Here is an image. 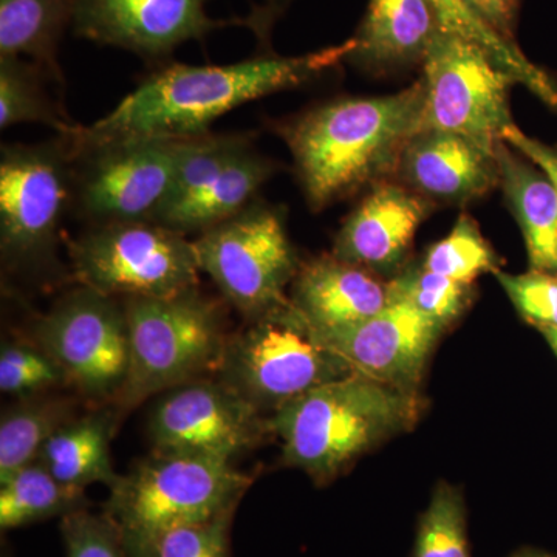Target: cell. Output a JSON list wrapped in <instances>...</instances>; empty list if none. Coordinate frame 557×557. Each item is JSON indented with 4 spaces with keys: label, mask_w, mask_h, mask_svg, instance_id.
Returning a JSON list of instances; mask_svg holds the SVG:
<instances>
[{
    "label": "cell",
    "mask_w": 557,
    "mask_h": 557,
    "mask_svg": "<svg viewBox=\"0 0 557 557\" xmlns=\"http://www.w3.org/2000/svg\"><path fill=\"white\" fill-rule=\"evenodd\" d=\"M354 47L351 38L302 57L260 54L228 65H166L104 119L65 138L75 152L124 139L199 137L231 110L317 78L347 60Z\"/></svg>",
    "instance_id": "cell-1"
},
{
    "label": "cell",
    "mask_w": 557,
    "mask_h": 557,
    "mask_svg": "<svg viewBox=\"0 0 557 557\" xmlns=\"http://www.w3.org/2000/svg\"><path fill=\"white\" fill-rule=\"evenodd\" d=\"M423 109L420 79L388 97L330 101L285 124L281 134L310 208L321 211L398 172Z\"/></svg>",
    "instance_id": "cell-2"
},
{
    "label": "cell",
    "mask_w": 557,
    "mask_h": 557,
    "mask_svg": "<svg viewBox=\"0 0 557 557\" xmlns=\"http://www.w3.org/2000/svg\"><path fill=\"white\" fill-rule=\"evenodd\" d=\"M421 409L417 392L350 373L278 409L270 428L284 463L322 485L372 446L413 426Z\"/></svg>",
    "instance_id": "cell-3"
},
{
    "label": "cell",
    "mask_w": 557,
    "mask_h": 557,
    "mask_svg": "<svg viewBox=\"0 0 557 557\" xmlns=\"http://www.w3.org/2000/svg\"><path fill=\"white\" fill-rule=\"evenodd\" d=\"M252 482L226 461L152 450L121 474L102 511L119 525L127 557H141L172 530L236 511Z\"/></svg>",
    "instance_id": "cell-4"
},
{
    "label": "cell",
    "mask_w": 557,
    "mask_h": 557,
    "mask_svg": "<svg viewBox=\"0 0 557 557\" xmlns=\"http://www.w3.org/2000/svg\"><path fill=\"white\" fill-rule=\"evenodd\" d=\"M123 307L131 366L112 405L121 417L171 388L218 376L231 335L218 300L197 285L163 298H126Z\"/></svg>",
    "instance_id": "cell-5"
},
{
    "label": "cell",
    "mask_w": 557,
    "mask_h": 557,
    "mask_svg": "<svg viewBox=\"0 0 557 557\" xmlns=\"http://www.w3.org/2000/svg\"><path fill=\"white\" fill-rule=\"evenodd\" d=\"M350 373V366L289 299L230 336L218 376L263 416H273L307 392Z\"/></svg>",
    "instance_id": "cell-6"
},
{
    "label": "cell",
    "mask_w": 557,
    "mask_h": 557,
    "mask_svg": "<svg viewBox=\"0 0 557 557\" xmlns=\"http://www.w3.org/2000/svg\"><path fill=\"white\" fill-rule=\"evenodd\" d=\"M81 285L106 296L163 298L196 287L194 242L156 222L98 225L69 247Z\"/></svg>",
    "instance_id": "cell-7"
},
{
    "label": "cell",
    "mask_w": 557,
    "mask_h": 557,
    "mask_svg": "<svg viewBox=\"0 0 557 557\" xmlns=\"http://www.w3.org/2000/svg\"><path fill=\"white\" fill-rule=\"evenodd\" d=\"M201 273H207L245 319L289 302L287 289L300 263L277 209L259 201L194 240Z\"/></svg>",
    "instance_id": "cell-8"
},
{
    "label": "cell",
    "mask_w": 557,
    "mask_h": 557,
    "mask_svg": "<svg viewBox=\"0 0 557 557\" xmlns=\"http://www.w3.org/2000/svg\"><path fill=\"white\" fill-rule=\"evenodd\" d=\"M65 139V137H64ZM75 199V161L65 141L3 146L0 156V251L9 269H46Z\"/></svg>",
    "instance_id": "cell-9"
},
{
    "label": "cell",
    "mask_w": 557,
    "mask_h": 557,
    "mask_svg": "<svg viewBox=\"0 0 557 557\" xmlns=\"http://www.w3.org/2000/svg\"><path fill=\"white\" fill-rule=\"evenodd\" d=\"M423 70L421 131L457 134L496 153L505 131L516 124L509 90L518 78L479 46L443 28L432 39Z\"/></svg>",
    "instance_id": "cell-10"
},
{
    "label": "cell",
    "mask_w": 557,
    "mask_h": 557,
    "mask_svg": "<svg viewBox=\"0 0 557 557\" xmlns=\"http://www.w3.org/2000/svg\"><path fill=\"white\" fill-rule=\"evenodd\" d=\"M32 336L61 366L81 399L112 406L120 397L131 347L126 311L116 298L81 285L36 322Z\"/></svg>",
    "instance_id": "cell-11"
},
{
    "label": "cell",
    "mask_w": 557,
    "mask_h": 557,
    "mask_svg": "<svg viewBox=\"0 0 557 557\" xmlns=\"http://www.w3.org/2000/svg\"><path fill=\"white\" fill-rule=\"evenodd\" d=\"M189 139L135 138L70 149L81 214L94 226L153 222L170 200Z\"/></svg>",
    "instance_id": "cell-12"
},
{
    "label": "cell",
    "mask_w": 557,
    "mask_h": 557,
    "mask_svg": "<svg viewBox=\"0 0 557 557\" xmlns=\"http://www.w3.org/2000/svg\"><path fill=\"white\" fill-rule=\"evenodd\" d=\"M271 434L259 412L219 376L182 384L159 395L149 417L152 450L233 463Z\"/></svg>",
    "instance_id": "cell-13"
},
{
    "label": "cell",
    "mask_w": 557,
    "mask_h": 557,
    "mask_svg": "<svg viewBox=\"0 0 557 557\" xmlns=\"http://www.w3.org/2000/svg\"><path fill=\"white\" fill-rule=\"evenodd\" d=\"M445 325L406 300H391L375 317L333 330H317L359 375L417 392L432 348Z\"/></svg>",
    "instance_id": "cell-14"
},
{
    "label": "cell",
    "mask_w": 557,
    "mask_h": 557,
    "mask_svg": "<svg viewBox=\"0 0 557 557\" xmlns=\"http://www.w3.org/2000/svg\"><path fill=\"white\" fill-rule=\"evenodd\" d=\"M226 24L208 16L207 0H73L78 38L149 60Z\"/></svg>",
    "instance_id": "cell-15"
},
{
    "label": "cell",
    "mask_w": 557,
    "mask_h": 557,
    "mask_svg": "<svg viewBox=\"0 0 557 557\" xmlns=\"http://www.w3.org/2000/svg\"><path fill=\"white\" fill-rule=\"evenodd\" d=\"M431 209V201L408 186L376 183L344 222L333 255L370 271L394 270Z\"/></svg>",
    "instance_id": "cell-16"
},
{
    "label": "cell",
    "mask_w": 557,
    "mask_h": 557,
    "mask_svg": "<svg viewBox=\"0 0 557 557\" xmlns=\"http://www.w3.org/2000/svg\"><path fill=\"white\" fill-rule=\"evenodd\" d=\"M398 172L409 189L431 203L467 205L498 185L496 153L449 132H418Z\"/></svg>",
    "instance_id": "cell-17"
},
{
    "label": "cell",
    "mask_w": 557,
    "mask_h": 557,
    "mask_svg": "<svg viewBox=\"0 0 557 557\" xmlns=\"http://www.w3.org/2000/svg\"><path fill=\"white\" fill-rule=\"evenodd\" d=\"M289 299L314 329L333 330L375 317L391 292L372 271L330 255L300 263Z\"/></svg>",
    "instance_id": "cell-18"
},
{
    "label": "cell",
    "mask_w": 557,
    "mask_h": 557,
    "mask_svg": "<svg viewBox=\"0 0 557 557\" xmlns=\"http://www.w3.org/2000/svg\"><path fill=\"white\" fill-rule=\"evenodd\" d=\"M440 25L426 0H369L347 60L375 72L423 62Z\"/></svg>",
    "instance_id": "cell-19"
},
{
    "label": "cell",
    "mask_w": 557,
    "mask_h": 557,
    "mask_svg": "<svg viewBox=\"0 0 557 557\" xmlns=\"http://www.w3.org/2000/svg\"><path fill=\"white\" fill-rule=\"evenodd\" d=\"M498 185L525 239L530 270L557 274V190L536 163L502 139Z\"/></svg>",
    "instance_id": "cell-20"
},
{
    "label": "cell",
    "mask_w": 557,
    "mask_h": 557,
    "mask_svg": "<svg viewBox=\"0 0 557 557\" xmlns=\"http://www.w3.org/2000/svg\"><path fill=\"white\" fill-rule=\"evenodd\" d=\"M113 406L73 417L40 449L36 461L65 485L84 487L101 483L112 490L120 482L110 456V443L121 421Z\"/></svg>",
    "instance_id": "cell-21"
},
{
    "label": "cell",
    "mask_w": 557,
    "mask_h": 557,
    "mask_svg": "<svg viewBox=\"0 0 557 557\" xmlns=\"http://www.w3.org/2000/svg\"><path fill=\"white\" fill-rule=\"evenodd\" d=\"M274 170L269 159L249 149L212 175L196 193L161 209L153 222L185 236L203 233L249 207Z\"/></svg>",
    "instance_id": "cell-22"
},
{
    "label": "cell",
    "mask_w": 557,
    "mask_h": 557,
    "mask_svg": "<svg viewBox=\"0 0 557 557\" xmlns=\"http://www.w3.org/2000/svg\"><path fill=\"white\" fill-rule=\"evenodd\" d=\"M73 22V0H0V57L30 58L64 84L58 49Z\"/></svg>",
    "instance_id": "cell-23"
},
{
    "label": "cell",
    "mask_w": 557,
    "mask_h": 557,
    "mask_svg": "<svg viewBox=\"0 0 557 557\" xmlns=\"http://www.w3.org/2000/svg\"><path fill=\"white\" fill-rule=\"evenodd\" d=\"M76 417V399L61 392L17 399L0 418V482L38 458L47 440Z\"/></svg>",
    "instance_id": "cell-24"
},
{
    "label": "cell",
    "mask_w": 557,
    "mask_h": 557,
    "mask_svg": "<svg viewBox=\"0 0 557 557\" xmlns=\"http://www.w3.org/2000/svg\"><path fill=\"white\" fill-rule=\"evenodd\" d=\"M83 508H87L86 490L65 485L38 461L0 482V528L3 531L62 519Z\"/></svg>",
    "instance_id": "cell-25"
},
{
    "label": "cell",
    "mask_w": 557,
    "mask_h": 557,
    "mask_svg": "<svg viewBox=\"0 0 557 557\" xmlns=\"http://www.w3.org/2000/svg\"><path fill=\"white\" fill-rule=\"evenodd\" d=\"M437 16L440 28L475 44L491 60L518 78L539 100L557 112V84L544 69L533 64L518 44L508 42L486 27L460 0H426Z\"/></svg>",
    "instance_id": "cell-26"
},
{
    "label": "cell",
    "mask_w": 557,
    "mask_h": 557,
    "mask_svg": "<svg viewBox=\"0 0 557 557\" xmlns=\"http://www.w3.org/2000/svg\"><path fill=\"white\" fill-rule=\"evenodd\" d=\"M44 79L49 75L33 62L21 58L0 57V127L16 124H42L69 137L78 129L64 109L50 97Z\"/></svg>",
    "instance_id": "cell-27"
},
{
    "label": "cell",
    "mask_w": 557,
    "mask_h": 557,
    "mask_svg": "<svg viewBox=\"0 0 557 557\" xmlns=\"http://www.w3.org/2000/svg\"><path fill=\"white\" fill-rule=\"evenodd\" d=\"M70 388L67 375L35 338L3 339L0 347V391L17 399Z\"/></svg>",
    "instance_id": "cell-28"
},
{
    "label": "cell",
    "mask_w": 557,
    "mask_h": 557,
    "mask_svg": "<svg viewBox=\"0 0 557 557\" xmlns=\"http://www.w3.org/2000/svg\"><path fill=\"white\" fill-rule=\"evenodd\" d=\"M498 265L500 260L475 220L461 214L448 236L428 249L421 267L453 281L474 284L482 274L497 273Z\"/></svg>",
    "instance_id": "cell-29"
},
{
    "label": "cell",
    "mask_w": 557,
    "mask_h": 557,
    "mask_svg": "<svg viewBox=\"0 0 557 557\" xmlns=\"http://www.w3.org/2000/svg\"><path fill=\"white\" fill-rule=\"evenodd\" d=\"M413 557H471L467 508L457 487L438 483L418 522Z\"/></svg>",
    "instance_id": "cell-30"
},
{
    "label": "cell",
    "mask_w": 557,
    "mask_h": 557,
    "mask_svg": "<svg viewBox=\"0 0 557 557\" xmlns=\"http://www.w3.org/2000/svg\"><path fill=\"white\" fill-rule=\"evenodd\" d=\"M391 300H406L440 324L456 321L472 298V284L432 273L423 267L399 274L388 284Z\"/></svg>",
    "instance_id": "cell-31"
},
{
    "label": "cell",
    "mask_w": 557,
    "mask_h": 557,
    "mask_svg": "<svg viewBox=\"0 0 557 557\" xmlns=\"http://www.w3.org/2000/svg\"><path fill=\"white\" fill-rule=\"evenodd\" d=\"M67 557H127L123 536L108 512L78 509L60 519Z\"/></svg>",
    "instance_id": "cell-32"
},
{
    "label": "cell",
    "mask_w": 557,
    "mask_h": 557,
    "mask_svg": "<svg viewBox=\"0 0 557 557\" xmlns=\"http://www.w3.org/2000/svg\"><path fill=\"white\" fill-rule=\"evenodd\" d=\"M236 511L177 528L150 545L141 557H231V527Z\"/></svg>",
    "instance_id": "cell-33"
},
{
    "label": "cell",
    "mask_w": 557,
    "mask_h": 557,
    "mask_svg": "<svg viewBox=\"0 0 557 557\" xmlns=\"http://www.w3.org/2000/svg\"><path fill=\"white\" fill-rule=\"evenodd\" d=\"M494 274L525 321L539 330L557 327V274L534 270L523 274L498 270Z\"/></svg>",
    "instance_id": "cell-34"
},
{
    "label": "cell",
    "mask_w": 557,
    "mask_h": 557,
    "mask_svg": "<svg viewBox=\"0 0 557 557\" xmlns=\"http://www.w3.org/2000/svg\"><path fill=\"white\" fill-rule=\"evenodd\" d=\"M460 2L500 38L516 44V28H518L523 0H460Z\"/></svg>",
    "instance_id": "cell-35"
},
{
    "label": "cell",
    "mask_w": 557,
    "mask_h": 557,
    "mask_svg": "<svg viewBox=\"0 0 557 557\" xmlns=\"http://www.w3.org/2000/svg\"><path fill=\"white\" fill-rule=\"evenodd\" d=\"M504 141H507L512 148L522 152L527 159L536 163L552 178L553 185H555L557 190V146L547 145V143L539 141L536 138L528 137L525 132L520 131L516 124H512V126L505 131Z\"/></svg>",
    "instance_id": "cell-36"
},
{
    "label": "cell",
    "mask_w": 557,
    "mask_h": 557,
    "mask_svg": "<svg viewBox=\"0 0 557 557\" xmlns=\"http://www.w3.org/2000/svg\"><path fill=\"white\" fill-rule=\"evenodd\" d=\"M509 557H555L552 555H548V553L541 552V549H534V548H523L519 549L518 553H515V555Z\"/></svg>",
    "instance_id": "cell-37"
},
{
    "label": "cell",
    "mask_w": 557,
    "mask_h": 557,
    "mask_svg": "<svg viewBox=\"0 0 557 557\" xmlns=\"http://www.w3.org/2000/svg\"><path fill=\"white\" fill-rule=\"evenodd\" d=\"M541 332L544 333L549 346H552L553 350H555V354L557 355V327L541 329Z\"/></svg>",
    "instance_id": "cell-38"
}]
</instances>
